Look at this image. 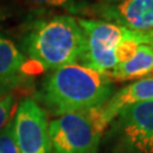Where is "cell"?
I'll use <instances>...</instances> for the list:
<instances>
[{
    "label": "cell",
    "instance_id": "cell-1",
    "mask_svg": "<svg viewBox=\"0 0 153 153\" xmlns=\"http://www.w3.org/2000/svg\"><path fill=\"white\" fill-rule=\"evenodd\" d=\"M111 78L81 64L52 71L44 78L38 99L55 116L99 109L114 94Z\"/></svg>",
    "mask_w": 153,
    "mask_h": 153
},
{
    "label": "cell",
    "instance_id": "cell-2",
    "mask_svg": "<svg viewBox=\"0 0 153 153\" xmlns=\"http://www.w3.org/2000/svg\"><path fill=\"white\" fill-rule=\"evenodd\" d=\"M22 47L30 65L55 71L81 60L85 35L75 17L57 15L31 23L23 35Z\"/></svg>",
    "mask_w": 153,
    "mask_h": 153
},
{
    "label": "cell",
    "instance_id": "cell-3",
    "mask_svg": "<svg viewBox=\"0 0 153 153\" xmlns=\"http://www.w3.org/2000/svg\"><path fill=\"white\" fill-rule=\"evenodd\" d=\"M103 131L93 110L62 115L49 123L51 153H98Z\"/></svg>",
    "mask_w": 153,
    "mask_h": 153
},
{
    "label": "cell",
    "instance_id": "cell-4",
    "mask_svg": "<svg viewBox=\"0 0 153 153\" xmlns=\"http://www.w3.org/2000/svg\"><path fill=\"white\" fill-rule=\"evenodd\" d=\"M77 22L85 35V48L81 57V65L109 77L118 65L115 51L128 30L101 19H83Z\"/></svg>",
    "mask_w": 153,
    "mask_h": 153
},
{
    "label": "cell",
    "instance_id": "cell-5",
    "mask_svg": "<svg viewBox=\"0 0 153 153\" xmlns=\"http://www.w3.org/2000/svg\"><path fill=\"white\" fill-rule=\"evenodd\" d=\"M14 120L19 153H51L47 114L34 99L23 100Z\"/></svg>",
    "mask_w": 153,
    "mask_h": 153
},
{
    "label": "cell",
    "instance_id": "cell-6",
    "mask_svg": "<svg viewBox=\"0 0 153 153\" xmlns=\"http://www.w3.org/2000/svg\"><path fill=\"white\" fill-rule=\"evenodd\" d=\"M109 23L136 33L153 45V0H126L116 5L102 4L92 11Z\"/></svg>",
    "mask_w": 153,
    "mask_h": 153
},
{
    "label": "cell",
    "instance_id": "cell-7",
    "mask_svg": "<svg viewBox=\"0 0 153 153\" xmlns=\"http://www.w3.org/2000/svg\"><path fill=\"white\" fill-rule=\"evenodd\" d=\"M117 124L133 151L153 153V100L126 107L117 116Z\"/></svg>",
    "mask_w": 153,
    "mask_h": 153
},
{
    "label": "cell",
    "instance_id": "cell-8",
    "mask_svg": "<svg viewBox=\"0 0 153 153\" xmlns=\"http://www.w3.org/2000/svg\"><path fill=\"white\" fill-rule=\"evenodd\" d=\"M153 100V77L142 78L112 94L107 103L97 109L101 124L107 127L126 107Z\"/></svg>",
    "mask_w": 153,
    "mask_h": 153
},
{
    "label": "cell",
    "instance_id": "cell-9",
    "mask_svg": "<svg viewBox=\"0 0 153 153\" xmlns=\"http://www.w3.org/2000/svg\"><path fill=\"white\" fill-rule=\"evenodd\" d=\"M27 62L16 44L0 33V82L14 90L22 88L27 81Z\"/></svg>",
    "mask_w": 153,
    "mask_h": 153
},
{
    "label": "cell",
    "instance_id": "cell-10",
    "mask_svg": "<svg viewBox=\"0 0 153 153\" xmlns=\"http://www.w3.org/2000/svg\"><path fill=\"white\" fill-rule=\"evenodd\" d=\"M153 73V47L149 44H140L136 55L131 60L118 64L109 77L118 81L141 79L142 77L152 75Z\"/></svg>",
    "mask_w": 153,
    "mask_h": 153
},
{
    "label": "cell",
    "instance_id": "cell-11",
    "mask_svg": "<svg viewBox=\"0 0 153 153\" xmlns=\"http://www.w3.org/2000/svg\"><path fill=\"white\" fill-rule=\"evenodd\" d=\"M0 153H19L15 135L14 117L0 131Z\"/></svg>",
    "mask_w": 153,
    "mask_h": 153
},
{
    "label": "cell",
    "instance_id": "cell-12",
    "mask_svg": "<svg viewBox=\"0 0 153 153\" xmlns=\"http://www.w3.org/2000/svg\"><path fill=\"white\" fill-rule=\"evenodd\" d=\"M15 102H16V95L14 93L0 97V131L13 118L11 116L15 109Z\"/></svg>",
    "mask_w": 153,
    "mask_h": 153
},
{
    "label": "cell",
    "instance_id": "cell-13",
    "mask_svg": "<svg viewBox=\"0 0 153 153\" xmlns=\"http://www.w3.org/2000/svg\"><path fill=\"white\" fill-rule=\"evenodd\" d=\"M33 5L42 6V7H55V8H62L71 13L78 11V5L75 0H26Z\"/></svg>",
    "mask_w": 153,
    "mask_h": 153
},
{
    "label": "cell",
    "instance_id": "cell-14",
    "mask_svg": "<svg viewBox=\"0 0 153 153\" xmlns=\"http://www.w3.org/2000/svg\"><path fill=\"white\" fill-rule=\"evenodd\" d=\"M14 91H15V90L11 88V86H9L8 84L0 82V97L7 95V94H9V93H14Z\"/></svg>",
    "mask_w": 153,
    "mask_h": 153
},
{
    "label": "cell",
    "instance_id": "cell-15",
    "mask_svg": "<svg viewBox=\"0 0 153 153\" xmlns=\"http://www.w3.org/2000/svg\"><path fill=\"white\" fill-rule=\"evenodd\" d=\"M102 1L105 5H116V4H120V2H124L126 0H100Z\"/></svg>",
    "mask_w": 153,
    "mask_h": 153
},
{
    "label": "cell",
    "instance_id": "cell-16",
    "mask_svg": "<svg viewBox=\"0 0 153 153\" xmlns=\"http://www.w3.org/2000/svg\"><path fill=\"white\" fill-rule=\"evenodd\" d=\"M4 18H5V11H4V9L0 7V22H1Z\"/></svg>",
    "mask_w": 153,
    "mask_h": 153
},
{
    "label": "cell",
    "instance_id": "cell-17",
    "mask_svg": "<svg viewBox=\"0 0 153 153\" xmlns=\"http://www.w3.org/2000/svg\"><path fill=\"white\" fill-rule=\"evenodd\" d=\"M152 47H153V45H152Z\"/></svg>",
    "mask_w": 153,
    "mask_h": 153
}]
</instances>
